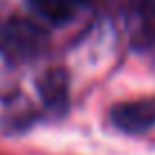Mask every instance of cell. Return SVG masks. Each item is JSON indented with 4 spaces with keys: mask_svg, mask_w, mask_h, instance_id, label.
Listing matches in <instances>:
<instances>
[{
    "mask_svg": "<svg viewBox=\"0 0 155 155\" xmlns=\"http://www.w3.org/2000/svg\"><path fill=\"white\" fill-rule=\"evenodd\" d=\"M32 9L37 12V16H41L48 23H66L75 12V5L71 0H30Z\"/></svg>",
    "mask_w": 155,
    "mask_h": 155,
    "instance_id": "obj_4",
    "label": "cell"
},
{
    "mask_svg": "<svg viewBox=\"0 0 155 155\" xmlns=\"http://www.w3.org/2000/svg\"><path fill=\"white\" fill-rule=\"evenodd\" d=\"M112 123L121 132L141 135L155 128V98H139V101L119 103L112 107Z\"/></svg>",
    "mask_w": 155,
    "mask_h": 155,
    "instance_id": "obj_2",
    "label": "cell"
},
{
    "mask_svg": "<svg viewBox=\"0 0 155 155\" xmlns=\"http://www.w3.org/2000/svg\"><path fill=\"white\" fill-rule=\"evenodd\" d=\"M39 91H41V98L44 103L55 112H64L68 105V78L64 71L55 68V71H48L44 75V80L39 82Z\"/></svg>",
    "mask_w": 155,
    "mask_h": 155,
    "instance_id": "obj_3",
    "label": "cell"
},
{
    "mask_svg": "<svg viewBox=\"0 0 155 155\" xmlns=\"http://www.w3.org/2000/svg\"><path fill=\"white\" fill-rule=\"evenodd\" d=\"M71 2H73L75 7H78V5H82V2H89V0H71Z\"/></svg>",
    "mask_w": 155,
    "mask_h": 155,
    "instance_id": "obj_5",
    "label": "cell"
},
{
    "mask_svg": "<svg viewBox=\"0 0 155 155\" xmlns=\"http://www.w3.org/2000/svg\"><path fill=\"white\" fill-rule=\"evenodd\" d=\"M48 46L44 25L30 18H12L0 28V50L12 59H32Z\"/></svg>",
    "mask_w": 155,
    "mask_h": 155,
    "instance_id": "obj_1",
    "label": "cell"
}]
</instances>
